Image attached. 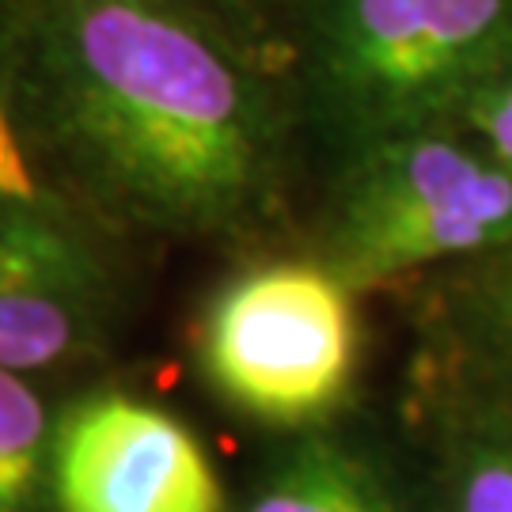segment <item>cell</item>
<instances>
[{"label": "cell", "instance_id": "obj_2", "mask_svg": "<svg viewBox=\"0 0 512 512\" xmlns=\"http://www.w3.org/2000/svg\"><path fill=\"white\" fill-rule=\"evenodd\" d=\"M293 65L342 156L456 126L512 73V0H296Z\"/></svg>", "mask_w": 512, "mask_h": 512}, {"label": "cell", "instance_id": "obj_14", "mask_svg": "<svg viewBox=\"0 0 512 512\" xmlns=\"http://www.w3.org/2000/svg\"><path fill=\"white\" fill-rule=\"evenodd\" d=\"M23 190H42V183H38L27 167H19L8 156H0V198L4 194H23Z\"/></svg>", "mask_w": 512, "mask_h": 512}, {"label": "cell", "instance_id": "obj_7", "mask_svg": "<svg viewBox=\"0 0 512 512\" xmlns=\"http://www.w3.org/2000/svg\"><path fill=\"white\" fill-rule=\"evenodd\" d=\"M243 512H425L391 459L334 425L293 433L258 471Z\"/></svg>", "mask_w": 512, "mask_h": 512}, {"label": "cell", "instance_id": "obj_13", "mask_svg": "<svg viewBox=\"0 0 512 512\" xmlns=\"http://www.w3.org/2000/svg\"><path fill=\"white\" fill-rule=\"evenodd\" d=\"M0 156H8L12 164L27 167L35 175L12 126V0H0Z\"/></svg>", "mask_w": 512, "mask_h": 512}, {"label": "cell", "instance_id": "obj_5", "mask_svg": "<svg viewBox=\"0 0 512 512\" xmlns=\"http://www.w3.org/2000/svg\"><path fill=\"white\" fill-rule=\"evenodd\" d=\"M126 239L57 190L0 198V368L69 376L107 357L126 315Z\"/></svg>", "mask_w": 512, "mask_h": 512}, {"label": "cell", "instance_id": "obj_8", "mask_svg": "<svg viewBox=\"0 0 512 512\" xmlns=\"http://www.w3.org/2000/svg\"><path fill=\"white\" fill-rule=\"evenodd\" d=\"M425 512H512V403L482 399L440 429Z\"/></svg>", "mask_w": 512, "mask_h": 512}, {"label": "cell", "instance_id": "obj_6", "mask_svg": "<svg viewBox=\"0 0 512 512\" xmlns=\"http://www.w3.org/2000/svg\"><path fill=\"white\" fill-rule=\"evenodd\" d=\"M54 475L61 512H232L202 437L114 384L61 399Z\"/></svg>", "mask_w": 512, "mask_h": 512}, {"label": "cell", "instance_id": "obj_12", "mask_svg": "<svg viewBox=\"0 0 512 512\" xmlns=\"http://www.w3.org/2000/svg\"><path fill=\"white\" fill-rule=\"evenodd\" d=\"M456 129H463L490 160H497L512 175V73L494 80L486 92H478L463 107Z\"/></svg>", "mask_w": 512, "mask_h": 512}, {"label": "cell", "instance_id": "obj_1", "mask_svg": "<svg viewBox=\"0 0 512 512\" xmlns=\"http://www.w3.org/2000/svg\"><path fill=\"white\" fill-rule=\"evenodd\" d=\"M12 126L126 243L258 239L289 198L277 76L179 0H12Z\"/></svg>", "mask_w": 512, "mask_h": 512}, {"label": "cell", "instance_id": "obj_3", "mask_svg": "<svg viewBox=\"0 0 512 512\" xmlns=\"http://www.w3.org/2000/svg\"><path fill=\"white\" fill-rule=\"evenodd\" d=\"M357 296L315 251L251 258L220 277L194 315V372L220 406L255 425H334L361 372Z\"/></svg>", "mask_w": 512, "mask_h": 512}, {"label": "cell", "instance_id": "obj_4", "mask_svg": "<svg viewBox=\"0 0 512 512\" xmlns=\"http://www.w3.org/2000/svg\"><path fill=\"white\" fill-rule=\"evenodd\" d=\"M311 251L353 293L448 258H494L512 251V175L456 126L353 148Z\"/></svg>", "mask_w": 512, "mask_h": 512}, {"label": "cell", "instance_id": "obj_10", "mask_svg": "<svg viewBox=\"0 0 512 512\" xmlns=\"http://www.w3.org/2000/svg\"><path fill=\"white\" fill-rule=\"evenodd\" d=\"M213 31L228 38L243 57L266 73L281 76L293 65V8L296 0H179Z\"/></svg>", "mask_w": 512, "mask_h": 512}, {"label": "cell", "instance_id": "obj_9", "mask_svg": "<svg viewBox=\"0 0 512 512\" xmlns=\"http://www.w3.org/2000/svg\"><path fill=\"white\" fill-rule=\"evenodd\" d=\"M61 399L46 380L0 368V512H61L54 437Z\"/></svg>", "mask_w": 512, "mask_h": 512}, {"label": "cell", "instance_id": "obj_11", "mask_svg": "<svg viewBox=\"0 0 512 512\" xmlns=\"http://www.w3.org/2000/svg\"><path fill=\"white\" fill-rule=\"evenodd\" d=\"M467 323L497 361L512 365V251L494 255V262L475 277L467 293Z\"/></svg>", "mask_w": 512, "mask_h": 512}]
</instances>
